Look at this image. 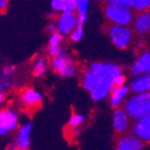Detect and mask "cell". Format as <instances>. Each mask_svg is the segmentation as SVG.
Returning <instances> with one entry per match:
<instances>
[{"instance_id":"obj_1","label":"cell","mask_w":150,"mask_h":150,"mask_svg":"<svg viewBox=\"0 0 150 150\" xmlns=\"http://www.w3.org/2000/svg\"><path fill=\"white\" fill-rule=\"evenodd\" d=\"M122 74L118 65L110 62H93L83 75V87L96 102L105 100L115 86V79Z\"/></svg>"},{"instance_id":"obj_2","label":"cell","mask_w":150,"mask_h":150,"mask_svg":"<svg viewBox=\"0 0 150 150\" xmlns=\"http://www.w3.org/2000/svg\"><path fill=\"white\" fill-rule=\"evenodd\" d=\"M123 108L130 119L137 121L150 113V91L133 93L123 103Z\"/></svg>"},{"instance_id":"obj_3","label":"cell","mask_w":150,"mask_h":150,"mask_svg":"<svg viewBox=\"0 0 150 150\" xmlns=\"http://www.w3.org/2000/svg\"><path fill=\"white\" fill-rule=\"evenodd\" d=\"M50 67L61 78H71L77 74V68L73 59L63 48H61L56 56H53L50 60Z\"/></svg>"},{"instance_id":"obj_4","label":"cell","mask_w":150,"mask_h":150,"mask_svg":"<svg viewBox=\"0 0 150 150\" xmlns=\"http://www.w3.org/2000/svg\"><path fill=\"white\" fill-rule=\"evenodd\" d=\"M108 35L112 44L119 50H125L132 40V30L128 25L112 24L109 26Z\"/></svg>"},{"instance_id":"obj_5","label":"cell","mask_w":150,"mask_h":150,"mask_svg":"<svg viewBox=\"0 0 150 150\" xmlns=\"http://www.w3.org/2000/svg\"><path fill=\"white\" fill-rule=\"evenodd\" d=\"M104 13L106 18L113 24L129 25L132 22L133 15L131 8H123L115 4H106L104 8Z\"/></svg>"},{"instance_id":"obj_6","label":"cell","mask_w":150,"mask_h":150,"mask_svg":"<svg viewBox=\"0 0 150 150\" xmlns=\"http://www.w3.org/2000/svg\"><path fill=\"white\" fill-rule=\"evenodd\" d=\"M57 30L62 35H69L77 26V15L74 11H64L57 20Z\"/></svg>"},{"instance_id":"obj_7","label":"cell","mask_w":150,"mask_h":150,"mask_svg":"<svg viewBox=\"0 0 150 150\" xmlns=\"http://www.w3.org/2000/svg\"><path fill=\"white\" fill-rule=\"evenodd\" d=\"M130 117L124 108L117 107L113 111L112 124L113 129L117 133H125L130 126Z\"/></svg>"},{"instance_id":"obj_8","label":"cell","mask_w":150,"mask_h":150,"mask_svg":"<svg viewBox=\"0 0 150 150\" xmlns=\"http://www.w3.org/2000/svg\"><path fill=\"white\" fill-rule=\"evenodd\" d=\"M132 133L141 139L145 144H150V113L134 121Z\"/></svg>"},{"instance_id":"obj_9","label":"cell","mask_w":150,"mask_h":150,"mask_svg":"<svg viewBox=\"0 0 150 150\" xmlns=\"http://www.w3.org/2000/svg\"><path fill=\"white\" fill-rule=\"evenodd\" d=\"M133 30L140 36L150 33V11H142L133 19Z\"/></svg>"},{"instance_id":"obj_10","label":"cell","mask_w":150,"mask_h":150,"mask_svg":"<svg viewBox=\"0 0 150 150\" xmlns=\"http://www.w3.org/2000/svg\"><path fill=\"white\" fill-rule=\"evenodd\" d=\"M145 143L135 134L122 135L117 142L115 148L118 150H141Z\"/></svg>"},{"instance_id":"obj_11","label":"cell","mask_w":150,"mask_h":150,"mask_svg":"<svg viewBox=\"0 0 150 150\" xmlns=\"http://www.w3.org/2000/svg\"><path fill=\"white\" fill-rule=\"evenodd\" d=\"M130 91L133 93H149L150 91V75L148 73L133 76L129 84Z\"/></svg>"},{"instance_id":"obj_12","label":"cell","mask_w":150,"mask_h":150,"mask_svg":"<svg viewBox=\"0 0 150 150\" xmlns=\"http://www.w3.org/2000/svg\"><path fill=\"white\" fill-rule=\"evenodd\" d=\"M129 93H130V88L126 84L123 86H113L109 93L110 106L113 108L120 107L128 98Z\"/></svg>"},{"instance_id":"obj_13","label":"cell","mask_w":150,"mask_h":150,"mask_svg":"<svg viewBox=\"0 0 150 150\" xmlns=\"http://www.w3.org/2000/svg\"><path fill=\"white\" fill-rule=\"evenodd\" d=\"M150 68V52H143L135 62L130 67V73L132 76L142 75L148 73Z\"/></svg>"},{"instance_id":"obj_14","label":"cell","mask_w":150,"mask_h":150,"mask_svg":"<svg viewBox=\"0 0 150 150\" xmlns=\"http://www.w3.org/2000/svg\"><path fill=\"white\" fill-rule=\"evenodd\" d=\"M0 124L4 126L8 131L15 130L18 126V118L15 111L10 108L0 111Z\"/></svg>"},{"instance_id":"obj_15","label":"cell","mask_w":150,"mask_h":150,"mask_svg":"<svg viewBox=\"0 0 150 150\" xmlns=\"http://www.w3.org/2000/svg\"><path fill=\"white\" fill-rule=\"evenodd\" d=\"M21 100L23 104L28 107H36L39 106L42 102V96L39 91L33 89V88H26L21 93Z\"/></svg>"},{"instance_id":"obj_16","label":"cell","mask_w":150,"mask_h":150,"mask_svg":"<svg viewBox=\"0 0 150 150\" xmlns=\"http://www.w3.org/2000/svg\"><path fill=\"white\" fill-rule=\"evenodd\" d=\"M30 131H32V124L26 123L23 124L18 131L17 135V143L19 146V149L26 150L30 148Z\"/></svg>"},{"instance_id":"obj_17","label":"cell","mask_w":150,"mask_h":150,"mask_svg":"<svg viewBox=\"0 0 150 150\" xmlns=\"http://www.w3.org/2000/svg\"><path fill=\"white\" fill-rule=\"evenodd\" d=\"M52 8L55 12H64V11H77V4L75 0H52Z\"/></svg>"},{"instance_id":"obj_18","label":"cell","mask_w":150,"mask_h":150,"mask_svg":"<svg viewBox=\"0 0 150 150\" xmlns=\"http://www.w3.org/2000/svg\"><path fill=\"white\" fill-rule=\"evenodd\" d=\"M63 40V35L61 33L56 32L50 35V40H48V53L50 56H56L60 52V43Z\"/></svg>"},{"instance_id":"obj_19","label":"cell","mask_w":150,"mask_h":150,"mask_svg":"<svg viewBox=\"0 0 150 150\" xmlns=\"http://www.w3.org/2000/svg\"><path fill=\"white\" fill-rule=\"evenodd\" d=\"M34 76L36 78H41L45 75L46 70H47V64H46V60L44 58H38L37 60H35V64H34Z\"/></svg>"},{"instance_id":"obj_20","label":"cell","mask_w":150,"mask_h":150,"mask_svg":"<svg viewBox=\"0 0 150 150\" xmlns=\"http://www.w3.org/2000/svg\"><path fill=\"white\" fill-rule=\"evenodd\" d=\"M130 8L134 12H142L150 8V0H129Z\"/></svg>"},{"instance_id":"obj_21","label":"cell","mask_w":150,"mask_h":150,"mask_svg":"<svg viewBox=\"0 0 150 150\" xmlns=\"http://www.w3.org/2000/svg\"><path fill=\"white\" fill-rule=\"evenodd\" d=\"M77 4V13L78 15H87L88 4L90 0H75Z\"/></svg>"},{"instance_id":"obj_22","label":"cell","mask_w":150,"mask_h":150,"mask_svg":"<svg viewBox=\"0 0 150 150\" xmlns=\"http://www.w3.org/2000/svg\"><path fill=\"white\" fill-rule=\"evenodd\" d=\"M85 120V117L83 115H80V113H75L70 117L69 122H68V125L71 128H77L82 124Z\"/></svg>"},{"instance_id":"obj_23","label":"cell","mask_w":150,"mask_h":150,"mask_svg":"<svg viewBox=\"0 0 150 150\" xmlns=\"http://www.w3.org/2000/svg\"><path fill=\"white\" fill-rule=\"evenodd\" d=\"M83 35H84V30H83V26H76L75 30L70 33V40L73 42H78L82 39Z\"/></svg>"},{"instance_id":"obj_24","label":"cell","mask_w":150,"mask_h":150,"mask_svg":"<svg viewBox=\"0 0 150 150\" xmlns=\"http://www.w3.org/2000/svg\"><path fill=\"white\" fill-rule=\"evenodd\" d=\"M15 69H16V67L13 66V65L5 66V67L1 70V73H0L1 79H10V78L14 75V73H15Z\"/></svg>"},{"instance_id":"obj_25","label":"cell","mask_w":150,"mask_h":150,"mask_svg":"<svg viewBox=\"0 0 150 150\" xmlns=\"http://www.w3.org/2000/svg\"><path fill=\"white\" fill-rule=\"evenodd\" d=\"M106 4H115L119 5V6H123V8H130V2L129 0H104Z\"/></svg>"},{"instance_id":"obj_26","label":"cell","mask_w":150,"mask_h":150,"mask_svg":"<svg viewBox=\"0 0 150 150\" xmlns=\"http://www.w3.org/2000/svg\"><path fill=\"white\" fill-rule=\"evenodd\" d=\"M12 86V82L10 81V79H1L0 80V91H4L8 90V88H11Z\"/></svg>"},{"instance_id":"obj_27","label":"cell","mask_w":150,"mask_h":150,"mask_svg":"<svg viewBox=\"0 0 150 150\" xmlns=\"http://www.w3.org/2000/svg\"><path fill=\"white\" fill-rule=\"evenodd\" d=\"M126 84V76H124L123 74H120L119 76H117V78L115 79V86H123Z\"/></svg>"},{"instance_id":"obj_28","label":"cell","mask_w":150,"mask_h":150,"mask_svg":"<svg viewBox=\"0 0 150 150\" xmlns=\"http://www.w3.org/2000/svg\"><path fill=\"white\" fill-rule=\"evenodd\" d=\"M87 19V15H78L77 16V26H83Z\"/></svg>"},{"instance_id":"obj_29","label":"cell","mask_w":150,"mask_h":150,"mask_svg":"<svg viewBox=\"0 0 150 150\" xmlns=\"http://www.w3.org/2000/svg\"><path fill=\"white\" fill-rule=\"evenodd\" d=\"M8 149H14V150H16V149H19V146H18L17 140H14V141H12V142L10 143V145L8 146Z\"/></svg>"},{"instance_id":"obj_30","label":"cell","mask_w":150,"mask_h":150,"mask_svg":"<svg viewBox=\"0 0 150 150\" xmlns=\"http://www.w3.org/2000/svg\"><path fill=\"white\" fill-rule=\"evenodd\" d=\"M8 132H10V131H8V130L6 129L4 126L0 124V137H5V135L8 134Z\"/></svg>"},{"instance_id":"obj_31","label":"cell","mask_w":150,"mask_h":150,"mask_svg":"<svg viewBox=\"0 0 150 150\" xmlns=\"http://www.w3.org/2000/svg\"><path fill=\"white\" fill-rule=\"evenodd\" d=\"M47 32L50 33V35H52V34H54V33L58 32V30H57V25H55V24H50L47 26Z\"/></svg>"},{"instance_id":"obj_32","label":"cell","mask_w":150,"mask_h":150,"mask_svg":"<svg viewBox=\"0 0 150 150\" xmlns=\"http://www.w3.org/2000/svg\"><path fill=\"white\" fill-rule=\"evenodd\" d=\"M8 0H0V11H4L8 6Z\"/></svg>"},{"instance_id":"obj_33","label":"cell","mask_w":150,"mask_h":150,"mask_svg":"<svg viewBox=\"0 0 150 150\" xmlns=\"http://www.w3.org/2000/svg\"><path fill=\"white\" fill-rule=\"evenodd\" d=\"M56 16H57V12H55V11H52V12L48 14V18H50V19H55Z\"/></svg>"},{"instance_id":"obj_34","label":"cell","mask_w":150,"mask_h":150,"mask_svg":"<svg viewBox=\"0 0 150 150\" xmlns=\"http://www.w3.org/2000/svg\"><path fill=\"white\" fill-rule=\"evenodd\" d=\"M4 101V95L2 93V91H0V104H2Z\"/></svg>"},{"instance_id":"obj_35","label":"cell","mask_w":150,"mask_h":150,"mask_svg":"<svg viewBox=\"0 0 150 150\" xmlns=\"http://www.w3.org/2000/svg\"><path fill=\"white\" fill-rule=\"evenodd\" d=\"M148 74H149V75H150V68H149V70H148Z\"/></svg>"},{"instance_id":"obj_36","label":"cell","mask_w":150,"mask_h":150,"mask_svg":"<svg viewBox=\"0 0 150 150\" xmlns=\"http://www.w3.org/2000/svg\"><path fill=\"white\" fill-rule=\"evenodd\" d=\"M149 10H150V8H149Z\"/></svg>"}]
</instances>
